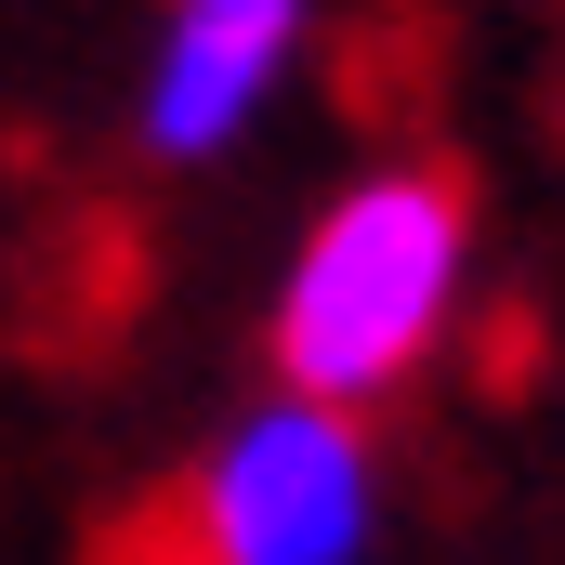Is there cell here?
Wrapping results in <instances>:
<instances>
[{
    "instance_id": "obj_3",
    "label": "cell",
    "mask_w": 565,
    "mask_h": 565,
    "mask_svg": "<svg viewBox=\"0 0 565 565\" xmlns=\"http://www.w3.org/2000/svg\"><path fill=\"white\" fill-rule=\"evenodd\" d=\"M316 40V0H158V40H145V93L132 119L158 158H224L250 145V119L277 106V79Z\"/></svg>"
},
{
    "instance_id": "obj_2",
    "label": "cell",
    "mask_w": 565,
    "mask_h": 565,
    "mask_svg": "<svg viewBox=\"0 0 565 565\" xmlns=\"http://www.w3.org/2000/svg\"><path fill=\"white\" fill-rule=\"evenodd\" d=\"M184 540H198V565H369V540H382L369 408H329V395H289L277 382L198 460Z\"/></svg>"
},
{
    "instance_id": "obj_1",
    "label": "cell",
    "mask_w": 565,
    "mask_h": 565,
    "mask_svg": "<svg viewBox=\"0 0 565 565\" xmlns=\"http://www.w3.org/2000/svg\"><path fill=\"white\" fill-rule=\"evenodd\" d=\"M460 302H473V198L447 171H422V158H382L289 250L277 382L289 395H329V408H382V395H408L447 355Z\"/></svg>"
}]
</instances>
